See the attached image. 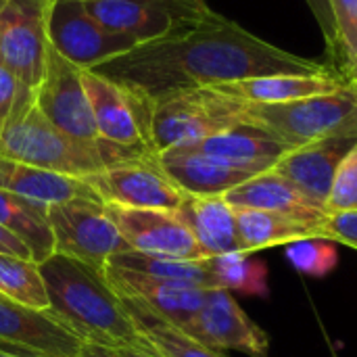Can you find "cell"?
<instances>
[{
    "instance_id": "obj_1",
    "label": "cell",
    "mask_w": 357,
    "mask_h": 357,
    "mask_svg": "<svg viewBox=\"0 0 357 357\" xmlns=\"http://www.w3.org/2000/svg\"><path fill=\"white\" fill-rule=\"evenodd\" d=\"M94 71L146 94L151 100L178 90L209 88L257 75H337L331 65L278 48L215 10L188 29L138 44Z\"/></svg>"
},
{
    "instance_id": "obj_2",
    "label": "cell",
    "mask_w": 357,
    "mask_h": 357,
    "mask_svg": "<svg viewBox=\"0 0 357 357\" xmlns=\"http://www.w3.org/2000/svg\"><path fill=\"white\" fill-rule=\"evenodd\" d=\"M38 266L48 295V312L84 343L115 351L142 343L102 270L61 253H52Z\"/></svg>"
},
{
    "instance_id": "obj_3",
    "label": "cell",
    "mask_w": 357,
    "mask_h": 357,
    "mask_svg": "<svg viewBox=\"0 0 357 357\" xmlns=\"http://www.w3.org/2000/svg\"><path fill=\"white\" fill-rule=\"evenodd\" d=\"M155 155L153 149L144 146H123L105 138L84 142L67 136L40 113L33 90L23 92L10 117L0 126V157L79 180Z\"/></svg>"
},
{
    "instance_id": "obj_4",
    "label": "cell",
    "mask_w": 357,
    "mask_h": 357,
    "mask_svg": "<svg viewBox=\"0 0 357 357\" xmlns=\"http://www.w3.org/2000/svg\"><path fill=\"white\" fill-rule=\"evenodd\" d=\"M245 123L259 126L291 149L326 138H357V88L345 86L333 94L255 105L245 102Z\"/></svg>"
},
{
    "instance_id": "obj_5",
    "label": "cell",
    "mask_w": 357,
    "mask_h": 357,
    "mask_svg": "<svg viewBox=\"0 0 357 357\" xmlns=\"http://www.w3.org/2000/svg\"><path fill=\"white\" fill-rule=\"evenodd\" d=\"M245 123V105L215 88L178 90L153 98L151 144L159 155L178 146H192L218 132Z\"/></svg>"
},
{
    "instance_id": "obj_6",
    "label": "cell",
    "mask_w": 357,
    "mask_h": 357,
    "mask_svg": "<svg viewBox=\"0 0 357 357\" xmlns=\"http://www.w3.org/2000/svg\"><path fill=\"white\" fill-rule=\"evenodd\" d=\"M46 218L54 238V253L105 270L113 255L130 251V245L107 215L102 201L71 199L54 203L48 205Z\"/></svg>"
},
{
    "instance_id": "obj_7",
    "label": "cell",
    "mask_w": 357,
    "mask_h": 357,
    "mask_svg": "<svg viewBox=\"0 0 357 357\" xmlns=\"http://www.w3.org/2000/svg\"><path fill=\"white\" fill-rule=\"evenodd\" d=\"M84 6L98 23L140 44L172 38L211 10L205 0H84Z\"/></svg>"
},
{
    "instance_id": "obj_8",
    "label": "cell",
    "mask_w": 357,
    "mask_h": 357,
    "mask_svg": "<svg viewBox=\"0 0 357 357\" xmlns=\"http://www.w3.org/2000/svg\"><path fill=\"white\" fill-rule=\"evenodd\" d=\"M48 36L52 48L82 69H96L140 44L98 23L84 6V0H52Z\"/></svg>"
},
{
    "instance_id": "obj_9",
    "label": "cell",
    "mask_w": 357,
    "mask_h": 357,
    "mask_svg": "<svg viewBox=\"0 0 357 357\" xmlns=\"http://www.w3.org/2000/svg\"><path fill=\"white\" fill-rule=\"evenodd\" d=\"M50 4L52 0H8L0 10V65L33 92L50 48Z\"/></svg>"
},
{
    "instance_id": "obj_10",
    "label": "cell",
    "mask_w": 357,
    "mask_h": 357,
    "mask_svg": "<svg viewBox=\"0 0 357 357\" xmlns=\"http://www.w3.org/2000/svg\"><path fill=\"white\" fill-rule=\"evenodd\" d=\"M84 88L92 107L94 123L100 138L123 144V146H144L151 144V107L153 100L115 79L94 71L84 69Z\"/></svg>"
},
{
    "instance_id": "obj_11",
    "label": "cell",
    "mask_w": 357,
    "mask_h": 357,
    "mask_svg": "<svg viewBox=\"0 0 357 357\" xmlns=\"http://www.w3.org/2000/svg\"><path fill=\"white\" fill-rule=\"evenodd\" d=\"M36 107L67 136L84 142L100 140L84 88V69L59 54L52 44L46 52L42 82L36 90Z\"/></svg>"
},
{
    "instance_id": "obj_12",
    "label": "cell",
    "mask_w": 357,
    "mask_h": 357,
    "mask_svg": "<svg viewBox=\"0 0 357 357\" xmlns=\"http://www.w3.org/2000/svg\"><path fill=\"white\" fill-rule=\"evenodd\" d=\"M84 180L105 205L176 211L186 199V192L161 169L157 155L107 167Z\"/></svg>"
},
{
    "instance_id": "obj_13",
    "label": "cell",
    "mask_w": 357,
    "mask_h": 357,
    "mask_svg": "<svg viewBox=\"0 0 357 357\" xmlns=\"http://www.w3.org/2000/svg\"><path fill=\"white\" fill-rule=\"evenodd\" d=\"M213 351H241L249 357H270V337L236 303L230 291L209 289L199 314L182 328Z\"/></svg>"
},
{
    "instance_id": "obj_14",
    "label": "cell",
    "mask_w": 357,
    "mask_h": 357,
    "mask_svg": "<svg viewBox=\"0 0 357 357\" xmlns=\"http://www.w3.org/2000/svg\"><path fill=\"white\" fill-rule=\"evenodd\" d=\"M105 211L134 251L169 259H209L178 211L119 205H105Z\"/></svg>"
},
{
    "instance_id": "obj_15",
    "label": "cell",
    "mask_w": 357,
    "mask_h": 357,
    "mask_svg": "<svg viewBox=\"0 0 357 357\" xmlns=\"http://www.w3.org/2000/svg\"><path fill=\"white\" fill-rule=\"evenodd\" d=\"M84 341L48 310L38 312L0 297V351L23 357H77Z\"/></svg>"
},
{
    "instance_id": "obj_16",
    "label": "cell",
    "mask_w": 357,
    "mask_h": 357,
    "mask_svg": "<svg viewBox=\"0 0 357 357\" xmlns=\"http://www.w3.org/2000/svg\"><path fill=\"white\" fill-rule=\"evenodd\" d=\"M102 272L107 282L117 295L140 299L153 312H157L178 328H186L192 322L209 291L207 287L195 282L157 278L149 274L119 270L113 266H105Z\"/></svg>"
},
{
    "instance_id": "obj_17",
    "label": "cell",
    "mask_w": 357,
    "mask_h": 357,
    "mask_svg": "<svg viewBox=\"0 0 357 357\" xmlns=\"http://www.w3.org/2000/svg\"><path fill=\"white\" fill-rule=\"evenodd\" d=\"M356 142L357 138H326L295 146L272 169L324 213L337 167Z\"/></svg>"
},
{
    "instance_id": "obj_18",
    "label": "cell",
    "mask_w": 357,
    "mask_h": 357,
    "mask_svg": "<svg viewBox=\"0 0 357 357\" xmlns=\"http://www.w3.org/2000/svg\"><path fill=\"white\" fill-rule=\"evenodd\" d=\"M161 169L169 180L192 197H224L234 186L257 176L224 159L205 155L192 146H178L157 155Z\"/></svg>"
},
{
    "instance_id": "obj_19",
    "label": "cell",
    "mask_w": 357,
    "mask_h": 357,
    "mask_svg": "<svg viewBox=\"0 0 357 357\" xmlns=\"http://www.w3.org/2000/svg\"><path fill=\"white\" fill-rule=\"evenodd\" d=\"M192 149L255 174L272 169L291 151L287 142L253 123H238L234 128L218 132L192 144Z\"/></svg>"
},
{
    "instance_id": "obj_20",
    "label": "cell",
    "mask_w": 357,
    "mask_h": 357,
    "mask_svg": "<svg viewBox=\"0 0 357 357\" xmlns=\"http://www.w3.org/2000/svg\"><path fill=\"white\" fill-rule=\"evenodd\" d=\"M347 84L337 75H297V73H276V75H257L236 82H226L215 88L218 92L232 96L236 100L255 102V105H278L301 98H312L320 94H333Z\"/></svg>"
},
{
    "instance_id": "obj_21",
    "label": "cell",
    "mask_w": 357,
    "mask_h": 357,
    "mask_svg": "<svg viewBox=\"0 0 357 357\" xmlns=\"http://www.w3.org/2000/svg\"><path fill=\"white\" fill-rule=\"evenodd\" d=\"M176 211L190 228L192 236L207 257L243 251L236 230V211L224 197L186 195Z\"/></svg>"
},
{
    "instance_id": "obj_22",
    "label": "cell",
    "mask_w": 357,
    "mask_h": 357,
    "mask_svg": "<svg viewBox=\"0 0 357 357\" xmlns=\"http://www.w3.org/2000/svg\"><path fill=\"white\" fill-rule=\"evenodd\" d=\"M224 199L236 209L274 211L312 224H320L324 220V213L318 211L289 180L278 176L274 169L261 172L234 186L224 195Z\"/></svg>"
},
{
    "instance_id": "obj_23",
    "label": "cell",
    "mask_w": 357,
    "mask_h": 357,
    "mask_svg": "<svg viewBox=\"0 0 357 357\" xmlns=\"http://www.w3.org/2000/svg\"><path fill=\"white\" fill-rule=\"evenodd\" d=\"M0 188L36 201L40 205H54L71 199H96V192L86 184V180L46 172L40 167L25 165L21 161H13L0 157Z\"/></svg>"
},
{
    "instance_id": "obj_24",
    "label": "cell",
    "mask_w": 357,
    "mask_h": 357,
    "mask_svg": "<svg viewBox=\"0 0 357 357\" xmlns=\"http://www.w3.org/2000/svg\"><path fill=\"white\" fill-rule=\"evenodd\" d=\"M236 230L241 247L247 253H257L272 247H287L299 241L324 238L322 222L312 224L297 218H289L274 211L261 209H236Z\"/></svg>"
},
{
    "instance_id": "obj_25",
    "label": "cell",
    "mask_w": 357,
    "mask_h": 357,
    "mask_svg": "<svg viewBox=\"0 0 357 357\" xmlns=\"http://www.w3.org/2000/svg\"><path fill=\"white\" fill-rule=\"evenodd\" d=\"M121 297V295H119ZM128 316L132 318L142 341L161 357H224L220 351L199 343L182 328L153 312L146 303L134 297H121Z\"/></svg>"
},
{
    "instance_id": "obj_26",
    "label": "cell",
    "mask_w": 357,
    "mask_h": 357,
    "mask_svg": "<svg viewBox=\"0 0 357 357\" xmlns=\"http://www.w3.org/2000/svg\"><path fill=\"white\" fill-rule=\"evenodd\" d=\"M46 209V205L0 188V224L29 247L36 264L46 261L54 253V238L48 226Z\"/></svg>"
},
{
    "instance_id": "obj_27",
    "label": "cell",
    "mask_w": 357,
    "mask_h": 357,
    "mask_svg": "<svg viewBox=\"0 0 357 357\" xmlns=\"http://www.w3.org/2000/svg\"><path fill=\"white\" fill-rule=\"evenodd\" d=\"M107 266L128 270V272H138V274H149L157 278H172V280H184V282H195L207 289H220L215 282L213 274V264L209 259H169V257H157L140 251H123L113 255Z\"/></svg>"
},
{
    "instance_id": "obj_28",
    "label": "cell",
    "mask_w": 357,
    "mask_h": 357,
    "mask_svg": "<svg viewBox=\"0 0 357 357\" xmlns=\"http://www.w3.org/2000/svg\"><path fill=\"white\" fill-rule=\"evenodd\" d=\"M331 10L324 36L335 61V73L357 88V0H326Z\"/></svg>"
},
{
    "instance_id": "obj_29",
    "label": "cell",
    "mask_w": 357,
    "mask_h": 357,
    "mask_svg": "<svg viewBox=\"0 0 357 357\" xmlns=\"http://www.w3.org/2000/svg\"><path fill=\"white\" fill-rule=\"evenodd\" d=\"M0 297L38 312H46L48 295L40 266L33 259L0 253Z\"/></svg>"
},
{
    "instance_id": "obj_30",
    "label": "cell",
    "mask_w": 357,
    "mask_h": 357,
    "mask_svg": "<svg viewBox=\"0 0 357 357\" xmlns=\"http://www.w3.org/2000/svg\"><path fill=\"white\" fill-rule=\"evenodd\" d=\"M215 282L226 291L264 293L266 291V270L264 266L251 261V253L236 251L220 257H211Z\"/></svg>"
},
{
    "instance_id": "obj_31",
    "label": "cell",
    "mask_w": 357,
    "mask_h": 357,
    "mask_svg": "<svg viewBox=\"0 0 357 357\" xmlns=\"http://www.w3.org/2000/svg\"><path fill=\"white\" fill-rule=\"evenodd\" d=\"M287 257L297 272L316 278L331 274L339 261L335 243L326 238H310V241L287 245Z\"/></svg>"
},
{
    "instance_id": "obj_32",
    "label": "cell",
    "mask_w": 357,
    "mask_h": 357,
    "mask_svg": "<svg viewBox=\"0 0 357 357\" xmlns=\"http://www.w3.org/2000/svg\"><path fill=\"white\" fill-rule=\"evenodd\" d=\"M357 211V142L337 167L324 213H351Z\"/></svg>"
},
{
    "instance_id": "obj_33",
    "label": "cell",
    "mask_w": 357,
    "mask_h": 357,
    "mask_svg": "<svg viewBox=\"0 0 357 357\" xmlns=\"http://www.w3.org/2000/svg\"><path fill=\"white\" fill-rule=\"evenodd\" d=\"M322 236L335 245H345L357 251V211L324 215Z\"/></svg>"
},
{
    "instance_id": "obj_34",
    "label": "cell",
    "mask_w": 357,
    "mask_h": 357,
    "mask_svg": "<svg viewBox=\"0 0 357 357\" xmlns=\"http://www.w3.org/2000/svg\"><path fill=\"white\" fill-rule=\"evenodd\" d=\"M25 90L29 88H25L4 65H0V126L10 117L15 105L19 102Z\"/></svg>"
},
{
    "instance_id": "obj_35",
    "label": "cell",
    "mask_w": 357,
    "mask_h": 357,
    "mask_svg": "<svg viewBox=\"0 0 357 357\" xmlns=\"http://www.w3.org/2000/svg\"><path fill=\"white\" fill-rule=\"evenodd\" d=\"M0 253L15 255V257H21V259H31L29 247L15 232H10L8 228H4L2 224H0Z\"/></svg>"
},
{
    "instance_id": "obj_36",
    "label": "cell",
    "mask_w": 357,
    "mask_h": 357,
    "mask_svg": "<svg viewBox=\"0 0 357 357\" xmlns=\"http://www.w3.org/2000/svg\"><path fill=\"white\" fill-rule=\"evenodd\" d=\"M77 357H121L115 349L102 347V345H94V343H84L79 349Z\"/></svg>"
},
{
    "instance_id": "obj_37",
    "label": "cell",
    "mask_w": 357,
    "mask_h": 357,
    "mask_svg": "<svg viewBox=\"0 0 357 357\" xmlns=\"http://www.w3.org/2000/svg\"><path fill=\"white\" fill-rule=\"evenodd\" d=\"M121 357H161L157 356L144 341L140 343V345H136V347H130V349H119L117 351Z\"/></svg>"
},
{
    "instance_id": "obj_38",
    "label": "cell",
    "mask_w": 357,
    "mask_h": 357,
    "mask_svg": "<svg viewBox=\"0 0 357 357\" xmlns=\"http://www.w3.org/2000/svg\"><path fill=\"white\" fill-rule=\"evenodd\" d=\"M0 357H23V356H13V354H4V351H0Z\"/></svg>"
},
{
    "instance_id": "obj_39",
    "label": "cell",
    "mask_w": 357,
    "mask_h": 357,
    "mask_svg": "<svg viewBox=\"0 0 357 357\" xmlns=\"http://www.w3.org/2000/svg\"><path fill=\"white\" fill-rule=\"evenodd\" d=\"M6 2H8V0H0V10L4 8V4H6Z\"/></svg>"
}]
</instances>
